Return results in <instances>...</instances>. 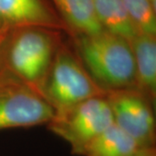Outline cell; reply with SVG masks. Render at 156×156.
<instances>
[{"label": "cell", "mask_w": 156, "mask_h": 156, "mask_svg": "<svg viewBox=\"0 0 156 156\" xmlns=\"http://www.w3.org/2000/svg\"><path fill=\"white\" fill-rule=\"evenodd\" d=\"M0 25L9 29H66L44 0H0Z\"/></svg>", "instance_id": "52a82bcc"}, {"label": "cell", "mask_w": 156, "mask_h": 156, "mask_svg": "<svg viewBox=\"0 0 156 156\" xmlns=\"http://www.w3.org/2000/svg\"><path fill=\"white\" fill-rule=\"evenodd\" d=\"M152 1H154V3H155V0H152Z\"/></svg>", "instance_id": "2e32d148"}, {"label": "cell", "mask_w": 156, "mask_h": 156, "mask_svg": "<svg viewBox=\"0 0 156 156\" xmlns=\"http://www.w3.org/2000/svg\"><path fill=\"white\" fill-rule=\"evenodd\" d=\"M73 50L105 92L135 87L134 55L128 40L102 30L75 36Z\"/></svg>", "instance_id": "7a4b0ae2"}, {"label": "cell", "mask_w": 156, "mask_h": 156, "mask_svg": "<svg viewBox=\"0 0 156 156\" xmlns=\"http://www.w3.org/2000/svg\"><path fill=\"white\" fill-rule=\"evenodd\" d=\"M140 147L114 124L87 145L82 156H131Z\"/></svg>", "instance_id": "8fae6325"}, {"label": "cell", "mask_w": 156, "mask_h": 156, "mask_svg": "<svg viewBox=\"0 0 156 156\" xmlns=\"http://www.w3.org/2000/svg\"><path fill=\"white\" fill-rule=\"evenodd\" d=\"M131 156H156L155 147H140Z\"/></svg>", "instance_id": "4fadbf2b"}, {"label": "cell", "mask_w": 156, "mask_h": 156, "mask_svg": "<svg viewBox=\"0 0 156 156\" xmlns=\"http://www.w3.org/2000/svg\"><path fill=\"white\" fill-rule=\"evenodd\" d=\"M9 29L7 28H4L2 29V30H0V44H1V42H2V40L4 38V37H5V35L7 32V30H8Z\"/></svg>", "instance_id": "5bb4252c"}, {"label": "cell", "mask_w": 156, "mask_h": 156, "mask_svg": "<svg viewBox=\"0 0 156 156\" xmlns=\"http://www.w3.org/2000/svg\"><path fill=\"white\" fill-rule=\"evenodd\" d=\"M75 36L93 35L103 30L95 15L93 0H53Z\"/></svg>", "instance_id": "9c48e42d"}, {"label": "cell", "mask_w": 156, "mask_h": 156, "mask_svg": "<svg viewBox=\"0 0 156 156\" xmlns=\"http://www.w3.org/2000/svg\"><path fill=\"white\" fill-rule=\"evenodd\" d=\"M93 5L103 30L128 41L139 34L122 0H93Z\"/></svg>", "instance_id": "30bf717a"}, {"label": "cell", "mask_w": 156, "mask_h": 156, "mask_svg": "<svg viewBox=\"0 0 156 156\" xmlns=\"http://www.w3.org/2000/svg\"><path fill=\"white\" fill-rule=\"evenodd\" d=\"M114 123L141 147H155V116L152 101L135 88L107 91Z\"/></svg>", "instance_id": "8992f818"}, {"label": "cell", "mask_w": 156, "mask_h": 156, "mask_svg": "<svg viewBox=\"0 0 156 156\" xmlns=\"http://www.w3.org/2000/svg\"><path fill=\"white\" fill-rule=\"evenodd\" d=\"M62 42L55 30L40 27L8 30L0 44V72L16 77L42 95L45 79Z\"/></svg>", "instance_id": "6da1fadb"}, {"label": "cell", "mask_w": 156, "mask_h": 156, "mask_svg": "<svg viewBox=\"0 0 156 156\" xmlns=\"http://www.w3.org/2000/svg\"><path fill=\"white\" fill-rule=\"evenodd\" d=\"M4 28H5V27H3L2 25H0V30H2V29H4Z\"/></svg>", "instance_id": "9a60e30c"}, {"label": "cell", "mask_w": 156, "mask_h": 156, "mask_svg": "<svg viewBox=\"0 0 156 156\" xmlns=\"http://www.w3.org/2000/svg\"><path fill=\"white\" fill-rule=\"evenodd\" d=\"M139 34L156 36L155 3L152 0H122Z\"/></svg>", "instance_id": "7c38bea8"}, {"label": "cell", "mask_w": 156, "mask_h": 156, "mask_svg": "<svg viewBox=\"0 0 156 156\" xmlns=\"http://www.w3.org/2000/svg\"><path fill=\"white\" fill-rule=\"evenodd\" d=\"M105 94L90 76L73 48L62 42L42 90L55 115L87 99Z\"/></svg>", "instance_id": "3957f363"}, {"label": "cell", "mask_w": 156, "mask_h": 156, "mask_svg": "<svg viewBox=\"0 0 156 156\" xmlns=\"http://www.w3.org/2000/svg\"><path fill=\"white\" fill-rule=\"evenodd\" d=\"M135 69V89L154 103L156 98L155 36L138 34L129 41Z\"/></svg>", "instance_id": "ba28073f"}, {"label": "cell", "mask_w": 156, "mask_h": 156, "mask_svg": "<svg viewBox=\"0 0 156 156\" xmlns=\"http://www.w3.org/2000/svg\"><path fill=\"white\" fill-rule=\"evenodd\" d=\"M55 112L38 92L0 72V131L48 124Z\"/></svg>", "instance_id": "5b68a950"}, {"label": "cell", "mask_w": 156, "mask_h": 156, "mask_svg": "<svg viewBox=\"0 0 156 156\" xmlns=\"http://www.w3.org/2000/svg\"><path fill=\"white\" fill-rule=\"evenodd\" d=\"M114 124L111 108L103 95L91 97L54 115L47 125L52 133L70 145L73 154L82 155L87 145Z\"/></svg>", "instance_id": "277c9868"}]
</instances>
